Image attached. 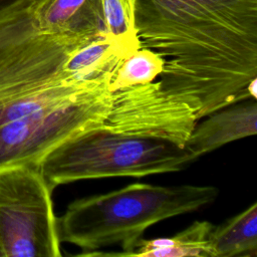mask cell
I'll return each mask as SVG.
<instances>
[{
    "mask_svg": "<svg viewBox=\"0 0 257 257\" xmlns=\"http://www.w3.org/2000/svg\"><path fill=\"white\" fill-rule=\"evenodd\" d=\"M135 50L106 35L96 37L76 48L62 70L77 80H93L114 74L121 61Z\"/></svg>",
    "mask_w": 257,
    "mask_h": 257,
    "instance_id": "cell-9",
    "label": "cell"
},
{
    "mask_svg": "<svg viewBox=\"0 0 257 257\" xmlns=\"http://www.w3.org/2000/svg\"><path fill=\"white\" fill-rule=\"evenodd\" d=\"M247 91L250 97H252V99H256L257 97V77L253 78L250 83L247 86Z\"/></svg>",
    "mask_w": 257,
    "mask_h": 257,
    "instance_id": "cell-15",
    "label": "cell"
},
{
    "mask_svg": "<svg viewBox=\"0 0 257 257\" xmlns=\"http://www.w3.org/2000/svg\"><path fill=\"white\" fill-rule=\"evenodd\" d=\"M39 167L0 170V250L2 257L62 255L52 192Z\"/></svg>",
    "mask_w": 257,
    "mask_h": 257,
    "instance_id": "cell-6",
    "label": "cell"
},
{
    "mask_svg": "<svg viewBox=\"0 0 257 257\" xmlns=\"http://www.w3.org/2000/svg\"><path fill=\"white\" fill-rule=\"evenodd\" d=\"M207 116L195 125L185 145L195 161L229 143L257 134L256 99L228 105Z\"/></svg>",
    "mask_w": 257,
    "mask_h": 257,
    "instance_id": "cell-8",
    "label": "cell"
},
{
    "mask_svg": "<svg viewBox=\"0 0 257 257\" xmlns=\"http://www.w3.org/2000/svg\"><path fill=\"white\" fill-rule=\"evenodd\" d=\"M197 121L194 109L169 96L158 80L114 91L103 125L113 132L162 140L185 149Z\"/></svg>",
    "mask_w": 257,
    "mask_h": 257,
    "instance_id": "cell-7",
    "label": "cell"
},
{
    "mask_svg": "<svg viewBox=\"0 0 257 257\" xmlns=\"http://www.w3.org/2000/svg\"><path fill=\"white\" fill-rule=\"evenodd\" d=\"M164 64L165 59L159 53L141 46L121 61L109 82V88L114 92L154 81L162 73Z\"/></svg>",
    "mask_w": 257,
    "mask_h": 257,
    "instance_id": "cell-12",
    "label": "cell"
},
{
    "mask_svg": "<svg viewBox=\"0 0 257 257\" xmlns=\"http://www.w3.org/2000/svg\"><path fill=\"white\" fill-rule=\"evenodd\" d=\"M33 0L0 6V59L16 44L38 33L32 16Z\"/></svg>",
    "mask_w": 257,
    "mask_h": 257,
    "instance_id": "cell-13",
    "label": "cell"
},
{
    "mask_svg": "<svg viewBox=\"0 0 257 257\" xmlns=\"http://www.w3.org/2000/svg\"><path fill=\"white\" fill-rule=\"evenodd\" d=\"M107 79L77 96L0 125V170L39 167L67 140L103 124L113 92Z\"/></svg>",
    "mask_w": 257,
    "mask_h": 257,
    "instance_id": "cell-5",
    "label": "cell"
},
{
    "mask_svg": "<svg viewBox=\"0 0 257 257\" xmlns=\"http://www.w3.org/2000/svg\"><path fill=\"white\" fill-rule=\"evenodd\" d=\"M210 257L256 256L257 203L244 211L213 226L209 235Z\"/></svg>",
    "mask_w": 257,
    "mask_h": 257,
    "instance_id": "cell-10",
    "label": "cell"
},
{
    "mask_svg": "<svg viewBox=\"0 0 257 257\" xmlns=\"http://www.w3.org/2000/svg\"><path fill=\"white\" fill-rule=\"evenodd\" d=\"M104 34L133 50L141 47L136 28V0H97Z\"/></svg>",
    "mask_w": 257,
    "mask_h": 257,
    "instance_id": "cell-14",
    "label": "cell"
},
{
    "mask_svg": "<svg viewBox=\"0 0 257 257\" xmlns=\"http://www.w3.org/2000/svg\"><path fill=\"white\" fill-rule=\"evenodd\" d=\"M218 196L214 186L131 184L71 202L58 218L59 239L82 249V255L118 244L123 252L117 255L130 256L148 228L197 211Z\"/></svg>",
    "mask_w": 257,
    "mask_h": 257,
    "instance_id": "cell-2",
    "label": "cell"
},
{
    "mask_svg": "<svg viewBox=\"0 0 257 257\" xmlns=\"http://www.w3.org/2000/svg\"><path fill=\"white\" fill-rule=\"evenodd\" d=\"M96 38V37H95ZM93 37L37 33L13 46L0 59V125L49 105L69 100L101 82L66 75L69 55Z\"/></svg>",
    "mask_w": 257,
    "mask_h": 257,
    "instance_id": "cell-4",
    "label": "cell"
},
{
    "mask_svg": "<svg viewBox=\"0 0 257 257\" xmlns=\"http://www.w3.org/2000/svg\"><path fill=\"white\" fill-rule=\"evenodd\" d=\"M193 162L186 149L172 143L113 132L101 124L55 148L39 168L55 188L82 180L178 172Z\"/></svg>",
    "mask_w": 257,
    "mask_h": 257,
    "instance_id": "cell-3",
    "label": "cell"
},
{
    "mask_svg": "<svg viewBox=\"0 0 257 257\" xmlns=\"http://www.w3.org/2000/svg\"><path fill=\"white\" fill-rule=\"evenodd\" d=\"M12 1H15V0H0V6L3 4H6V3H10Z\"/></svg>",
    "mask_w": 257,
    "mask_h": 257,
    "instance_id": "cell-16",
    "label": "cell"
},
{
    "mask_svg": "<svg viewBox=\"0 0 257 257\" xmlns=\"http://www.w3.org/2000/svg\"><path fill=\"white\" fill-rule=\"evenodd\" d=\"M142 47L164 59L160 83L199 119L249 98L257 76V0H136Z\"/></svg>",
    "mask_w": 257,
    "mask_h": 257,
    "instance_id": "cell-1",
    "label": "cell"
},
{
    "mask_svg": "<svg viewBox=\"0 0 257 257\" xmlns=\"http://www.w3.org/2000/svg\"><path fill=\"white\" fill-rule=\"evenodd\" d=\"M0 257H2V252H1V250H0Z\"/></svg>",
    "mask_w": 257,
    "mask_h": 257,
    "instance_id": "cell-17",
    "label": "cell"
},
{
    "mask_svg": "<svg viewBox=\"0 0 257 257\" xmlns=\"http://www.w3.org/2000/svg\"><path fill=\"white\" fill-rule=\"evenodd\" d=\"M213 225L195 221L172 237L142 239L130 256L138 257H210L209 235Z\"/></svg>",
    "mask_w": 257,
    "mask_h": 257,
    "instance_id": "cell-11",
    "label": "cell"
}]
</instances>
